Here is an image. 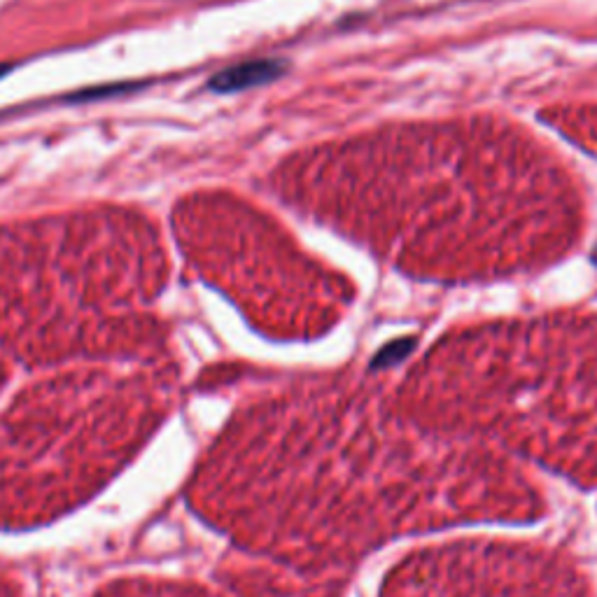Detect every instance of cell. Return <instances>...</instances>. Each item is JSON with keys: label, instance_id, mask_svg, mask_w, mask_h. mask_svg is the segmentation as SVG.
<instances>
[{"label": "cell", "instance_id": "7a4b0ae2", "mask_svg": "<svg viewBox=\"0 0 597 597\" xmlns=\"http://www.w3.org/2000/svg\"><path fill=\"white\" fill-rule=\"evenodd\" d=\"M12 66H7V63H0V77H5L7 73H10Z\"/></svg>", "mask_w": 597, "mask_h": 597}, {"label": "cell", "instance_id": "6da1fadb", "mask_svg": "<svg viewBox=\"0 0 597 597\" xmlns=\"http://www.w3.org/2000/svg\"><path fill=\"white\" fill-rule=\"evenodd\" d=\"M285 73V63L278 59H255L231 66L215 77H210L208 87L215 94H234V91H243L250 87H259V84L278 80Z\"/></svg>", "mask_w": 597, "mask_h": 597}]
</instances>
